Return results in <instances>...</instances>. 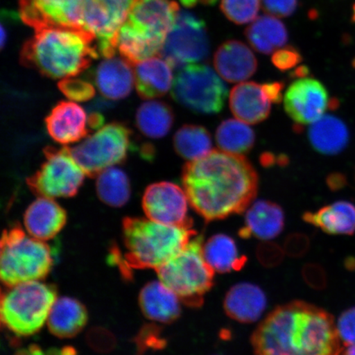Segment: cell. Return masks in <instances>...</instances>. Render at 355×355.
Returning <instances> with one entry per match:
<instances>
[{
	"instance_id": "obj_36",
	"label": "cell",
	"mask_w": 355,
	"mask_h": 355,
	"mask_svg": "<svg viewBox=\"0 0 355 355\" xmlns=\"http://www.w3.org/2000/svg\"><path fill=\"white\" fill-rule=\"evenodd\" d=\"M59 88L67 98L78 102L90 101L96 95L95 87L92 83L73 77L62 79Z\"/></svg>"
},
{
	"instance_id": "obj_43",
	"label": "cell",
	"mask_w": 355,
	"mask_h": 355,
	"mask_svg": "<svg viewBox=\"0 0 355 355\" xmlns=\"http://www.w3.org/2000/svg\"><path fill=\"white\" fill-rule=\"evenodd\" d=\"M304 276L306 282L313 288H322L326 284L325 275L318 266H306L304 269Z\"/></svg>"
},
{
	"instance_id": "obj_44",
	"label": "cell",
	"mask_w": 355,
	"mask_h": 355,
	"mask_svg": "<svg viewBox=\"0 0 355 355\" xmlns=\"http://www.w3.org/2000/svg\"><path fill=\"white\" fill-rule=\"evenodd\" d=\"M265 90L272 103H279L283 99L284 83L279 82L263 84Z\"/></svg>"
},
{
	"instance_id": "obj_51",
	"label": "cell",
	"mask_w": 355,
	"mask_h": 355,
	"mask_svg": "<svg viewBox=\"0 0 355 355\" xmlns=\"http://www.w3.org/2000/svg\"><path fill=\"white\" fill-rule=\"evenodd\" d=\"M339 355H355V345H347L346 348L341 349Z\"/></svg>"
},
{
	"instance_id": "obj_32",
	"label": "cell",
	"mask_w": 355,
	"mask_h": 355,
	"mask_svg": "<svg viewBox=\"0 0 355 355\" xmlns=\"http://www.w3.org/2000/svg\"><path fill=\"white\" fill-rule=\"evenodd\" d=\"M216 140L223 152L243 155L254 148L256 135L246 123L239 119H229L217 128Z\"/></svg>"
},
{
	"instance_id": "obj_23",
	"label": "cell",
	"mask_w": 355,
	"mask_h": 355,
	"mask_svg": "<svg viewBox=\"0 0 355 355\" xmlns=\"http://www.w3.org/2000/svg\"><path fill=\"white\" fill-rule=\"evenodd\" d=\"M266 308V297L261 288L252 283H239L227 292L224 309L228 317L241 323L259 320Z\"/></svg>"
},
{
	"instance_id": "obj_28",
	"label": "cell",
	"mask_w": 355,
	"mask_h": 355,
	"mask_svg": "<svg viewBox=\"0 0 355 355\" xmlns=\"http://www.w3.org/2000/svg\"><path fill=\"white\" fill-rule=\"evenodd\" d=\"M304 221L329 234L352 235L355 233V205L339 201L314 212H306Z\"/></svg>"
},
{
	"instance_id": "obj_8",
	"label": "cell",
	"mask_w": 355,
	"mask_h": 355,
	"mask_svg": "<svg viewBox=\"0 0 355 355\" xmlns=\"http://www.w3.org/2000/svg\"><path fill=\"white\" fill-rule=\"evenodd\" d=\"M203 237L191 239L174 259L157 270L159 281L189 307H201L204 296L214 284V270L204 259Z\"/></svg>"
},
{
	"instance_id": "obj_5",
	"label": "cell",
	"mask_w": 355,
	"mask_h": 355,
	"mask_svg": "<svg viewBox=\"0 0 355 355\" xmlns=\"http://www.w3.org/2000/svg\"><path fill=\"white\" fill-rule=\"evenodd\" d=\"M179 12L175 0H135L118 34L119 54L132 65L161 55Z\"/></svg>"
},
{
	"instance_id": "obj_18",
	"label": "cell",
	"mask_w": 355,
	"mask_h": 355,
	"mask_svg": "<svg viewBox=\"0 0 355 355\" xmlns=\"http://www.w3.org/2000/svg\"><path fill=\"white\" fill-rule=\"evenodd\" d=\"M215 69L229 83H241L251 78L257 69V60L245 44L230 40L221 44L214 55Z\"/></svg>"
},
{
	"instance_id": "obj_47",
	"label": "cell",
	"mask_w": 355,
	"mask_h": 355,
	"mask_svg": "<svg viewBox=\"0 0 355 355\" xmlns=\"http://www.w3.org/2000/svg\"><path fill=\"white\" fill-rule=\"evenodd\" d=\"M105 119L99 112H92L88 116V124L92 130H99L103 127Z\"/></svg>"
},
{
	"instance_id": "obj_13",
	"label": "cell",
	"mask_w": 355,
	"mask_h": 355,
	"mask_svg": "<svg viewBox=\"0 0 355 355\" xmlns=\"http://www.w3.org/2000/svg\"><path fill=\"white\" fill-rule=\"evenodd\" d=\"M135 0H89L83 28L96 38L99 55L115 56L119 29L125 21Z\"/></svg>"
},
{
	"instance_id": "obj_11",
	"label": "cell",
	"mask_w": 355,
	"mask_h": 355,
	"mask_svg": "<svg viewBox=\"0 0 355 355\" xmlns=\"http://www.w3.org/2000/svg\"><path fill=\"white\" fill-rule=\"evenodd\" d=\"M46 161L26 180L29 189L39 197L72 198L81 187L85 173L71 155L69 148L44 150Z\"/></svg>"
},
{
	"instance_id": "obj_16",
	"label": "cell",
	"mask_w": 355,
	"mask_h": 355,
	"mask_svg": "<svg viewBox=\"0 0 355 355\" xmlns=\"http://www.w3.org/2000/svg\"><path fill=\"white\" fill-rule=\"evenodd\" d=\"M189 199L185 191L171 182H159L146 189L143 208L146 216L158 223L193 225L188 216Z\"/></svg>"
},
{
	"instance_id": "obj_22",
	"label": "cell",
	"mask_w": 355,
	"mask_h": 355,
	"mask_svg": "<svg viewBox=\"0 0 355 355\" xmlns=\"http://www.w3.org/2000/svg\"><path fill=\"white\" fill-rule=\"evenodd\" d=\"M66 211L53 198L40 197L26 209L24 225L26 232L40 241H49L64 229Z\"/></svg>"
},
{
	"instance_id": "obj_39",
	"label": "cell",
	"mask_w": 355,
	"mask_h": 355,
	"mask_svg": "<svg viewBox=\"0 0 355 355\" xmlns=\"http://www.w3.org/2000/svg\"><path fill=\"white\" fill-rule=\"evenodd\" d=\"M137 347L140 349H159L165 347L166 341L155 326H146L139 333L137 339Z\"/></svg>"
},
{
	"instance_id": "obj_3",
	"label": "cell",
	"mask_w": 355,
	"mask_h": 355,
	"mask_svg": "<svg viewBox=\"0 0 355 355\" xmlns=\"http://www.w3.org/2000/svg\"><path fill=\"white\" fill-rule=\"evenodd\" d=\"M94 35L83 28L35 31L20 52L21 64L53 79L77 76L99 56Z\"/></svg>"
},
{
	"instance_id": "obj_24",
	"label": "cell",
	"mask_w": 355,
	"mask_h": 355,
	"mask_svg": "<svg viewBox=\"0 0 355 355\" xmlns=\"http://www.w3.org/2000/svg\"><path fill=\"white\" fill-rule=\"evenodd\" d=\"M139 301L144 316L153 322L172 323L180 316L179 297L161 281L146 284L141 288Z\"/></svg>"
},
{
	"instance_id": "obj_37",
	"label": "cell",
	"mask_w": 355,
	"mask_h": 355,
	"mask_svg": "<svg viewBox=\"0 0 355 355\" xmlns=\"http://www.w3.org/2000/svg\"><path fill=\"white\" fill-rule=\"evenodd\" d=\"M303 60L300 52L292 46L279 49L272 57V64L277 69L286 72L295 68Z\"/></svg>"
},
{
	"instance_id": "obj_2",
	"label": "cell",
	"mask_w": 355,
	"mask_h": 355,
	"mask_svg": "<svg viewBox=\"0 0 355 355\" xmlns=\"http://www.w3.org/2000/svg\"><path fill=\"white\" fill-rule=\"evenodd\" d=\"M251 341L256 355H339L343 349L331 315L302 301L275 309Z\"/></svg>"
},
{
	"instance_id": "obj_45",
	"label": "cell",
	"mask_w": 355,
	"mask_h": 355,
	"mask_svg": "<svg viewBox=\"0 0 355 355\" xmlns=\"http://www.w3.org/2000/svg\"><path fill=\"white\" fill-rule=\"evenodd\" d=\"M327 184L331 190L338 191L347 184V180L346 177L340 173H334L327 178Z\"/></svg>"
},
{
	"instance_id": "obj_27",
	"label": "cell",
	"mask_w": 355,
	"mask_h": 355,
	"mask_svg": "<svg viewBox=\"0 0 355 355\" xmlns=\"http://www.w3.org/2000/svg\"><path fill=\"white\" fill-rule=\"evenodd\" d=\"M309 139L316 152L335 155L347 148L349 132L340 119L334 115L325 114L312 123L309 130Z\"/></svg>"
},
{
	"instance_id": "obj_9",
	"label": "cell",
	"mask_w": 355,
	"mask_h": 355,
	"mask_svg": "<svg viewBox=\"0 0 355 355\" xmlns=\"http://www.w3.org/2000/svg\"><path fill=\"white\" fill-rule=\"evenodd\" d=\"M227 87L211 67L191 64L180 69L171 89L177 103L194 113L213 114L223 109Z\"/></svg>"
},
{
	"instance_id": "obj_33",
	"label": "cell",
	"mask_w": 355,
	"mask_h": 355,
	"mask_svg": "<svg viewBox=\"0 0 355 355\" xmlns=\"http://www.w3.org/2000/svg\"><path fill=\"white\" fill-rule=\"evenodd\" d=\"M175 152L189 162L196 161L211 153V136L205 127L185 124L178 130L173 139Z\"/></svg>"
},
{
	"instance_id": "obj_17",
	"label": "cell",
	"mask_w": 355,
	"mask_h": 355,
	"mask_svg": "<svg viewBox=\"0 0 355 355\" xmlns=\"http://www.w3.org/2000/svg\"><path fill=\"white\" fill-rule=\"evenodd\" d=\"M46 125L49 135L63 145L86 139L92 131L85 110L72 101L58 103L46 117Z\"/></svg>"
},
{
	"instance_id": "obj_6",
	"label": "cell",
	"mask_w": 355,
	"mask_h": 355,
	"mask_svg": "<svg viewBox=\"0 0 355 355\" xmlns=\"http://www.w3.org/2000/svg\"><path fill=\"white\" fill-rule=\"evenodd\" d=\"M54 259L50 246L26 234L20 226L4 230L1 239L0 275L6 287L41 281L51 272Z\"/></svg>"
},
{
	"instance_id": "obj_52",
	"label": "cell",
	"mask_w": 355,
	"mask_h": 355,
	"mask_svg": "<svg viewBox=\"0 0 355 355\" xmlns=\"http://www.w3.org/2000/svg\"><path fill=\"white\" fill-rule=\"evenodd\" d=\"M180 1L183 6L187 8L195 7L199 3V0H180Z\"/></svg>"
},
{
	"instance_id": "obj_1",
	"label": "cell",
	"mask_w": 355,
	"mask_h": 355,
	"mask_svg": "<svg viewBox=\"0 0 355 355\" xmlns=\"http://www.w3.org/2000/svg\"><path fill=\"white\" fill-rule=\"evenodd\" d=\"M259 181L254 167L243 155L220 150L188 162L182 173L191 207L207 221L245 211L257 196Z\"/></svg>"
},
{
	"instance_id": "obj_19",
	"label": "cell",
	"mask_w": 355,
	"mask_h": 355,
	"mask_svg": "<svg viewBox=\"0 0 355 355\" xmlns=\"http://www.w3.org/2000/svg\"><path fill=\"white\" fill-rule=\"evenodd\" d=\"M272 101L263 84L248 82L232 88L230 95V108L239 121L257 124L268 118Z\"/></svg>"
},
{
	"instance_id": "obj_46",
	"label": "cell",
	"mask_w": 355,
	"mask_h": 355,
	"mask_svg": "<svg viewBox=\"0 0 355 355\" xmlns=\"http://www.w3.org/2000/svg\"><path fill=\"white\" fill-rule=\"evenodd\" d=\"M113 102L107 98H97L95 99L88 105L89 113L100 112L101 110H108L112 107Z\"/></svg>"
},
{
	"instance_id": "obj_7",
	"label": "cell",
	"mask_w": 355,
	"mask_h": 355,
	"mask_svg": "<svg viewBox=\"0 0 355 355\" xmlns=\"http://www.w3.org/2000/svg\"><path fill=\"white\" fill-rule=\"evenodd\" d=\"M57 299L56 288L40 281L7 287L0 303L3 326L17 336H33L47 322Z\"/></svg>"
},
{
	"instance_id": "obj_31",
	"label": "cell",
	"mask_w": 355,
	"mask_h": 355,
	"mask_svg": "<svg viewBox=\"0 0 355 355\" xmlns=\"http://www.w3.org/2000/svg\"><path fill=\"white\" fill-rule=\"evenodd\" d=\"M175 114L170 105L161 101H148L137 111L136 123L139 130L150 139H162L171 131Z\"/></svg>"
},
{
	"instance_id": "obj_29",
	"label": "cell",
	"mask_w": 355,
	"mask_h": 355,
	"mask_svg": "<svg viewBox=\"0 0 355 355\" xmlns=\"http://www.w3.org/2000/svg\"><path fill=\"white\" fill-rule=\"evenodd\" d=\"M204 259L214 272L226 273L241 270L247 257L241 254L236 243L225 234L213 235L203 243Z\"/></svg>"
},
{
	"instance_id": "obj_50",
	"label": "cell",
	"mask_w": 355,
	"mask_h": 355,
	"mask_svg": "<svg viewBox=\"0 0 355 355\" xmlns=\"http://www.w3.org/2000/svg\"><path fill=\"white\" fill-rule=\"evenodd\" d=\"M309 74V69L307 66H300L293 72V77L296 78L307 77Z\"/></svg>"
},
{
	"instance_id": "obj_48",
	"label": "cell",
	"mask_w": 355,
	"mask_h": 355,
	"mask_svg": "<svg viewBox=\"0 0 355 355\" xmlns=\"http://www.w3.org/2000/svg\"><path fill=\"white\" fill-rule=\"evenodd\" d=\"M44 355H76V352L72 347H65L61 349H52L48 350Z\"/></svg>"
},
{
	"instance_id": "obj_25",
	"label": "cell",
	"mask_w": 355,
	"mask_h": 355,
	"mask_svg": "<svg viewBox=\"0 0 355 355\" xmlns=\"http://www.w3.org/2000/svg\"><path fill=\"white\" fill-rule=\"evenodd\" d=\"M135 66V87L141 98H157L172 88V67L164 58L155 56Z\"/></svg>"
},
{
	"instance_id": "obj_15",
	"label": "cell",
	"mask_w": 355,
	"mask_h": 355,
	"mask_svg": "<svg viewBox=\"0 0 355 355\" xmlns=\"http://www.w3.org/2000/svg\"><path fill=\"white\" fill-rule=\"evenodd\" d=\"M331 100L325 86L318 80L296 78L284 96V106L288 116L297 125L312 124L325 115L328 109H336L338 103Z\"/></svg>"
},
{
	"instance_id": "obj_21",
	"label": "cell",
	"mask_w": 355,
	"mask_h": 355,
	"mask_svg": "<svg viewBox=\"0 0 355 355\" xmlns=\"http://www.w3.org/2000/svg\"><path fill=\"white\" fill-rule=\"evenodd\" d=\"M95 83L101 94L111 101L126 98L135 85L132 64L123 57L107 58L97 66Z\"/></svg>"
},
{
	"instance_id": "obj_4",
	"label": "cell",
	"mask_w": 355,
	"mask_h": 355,
	"mask_svg": "<svg viewBox=\"0 0 355 355\" xmlns=\"http://www.w3.org/2000/svg\"><path fill=\"white\" fill-rule=\"evenodd\" d=\"M197 233L193 225H170L150 219L126 217L123 220L125 252L112 248L111 259L124 275L130 269H155L168 263L188 245Z\"/></svg>"
},
{
	"instance_id": "obj_53",
	"label": "cell",
	"mask_w": 355,
	"mask_h": 355,
	"mask_svg": "<svg viewBox=\"0 0 355 355\" xmlns=\"http://www.w3.org/2000/svg\"><path fill=\"white\" fill-rule=\"evenodd\" d=\"M352 21L354 22L355 24V3L354 4V6H353V12H352Z\"/></svg>"
},
{
	"instance_id": "obj_10",
	"label": "cell",
	"mask_w": 355,
	"mask_h": 355,
	"mask_svg": "<svg viewBox=\"0 0 355 355\" xmlns=\"http://www.w3.org/2000/svg\"><path fill=\"white\" fill-rule=\"evenodd\" d=\"M132 145L130 128L125 124L115 122L101 127L69 150L86 175L93 178L125 161Z\"/></svg>"
},
{
	"instance_id": "obj_40",
	"label": "cell",
	"mask_w": 355,
	"mask_h": 355,
	"mask_svg": "<svg viewBox=\"0 0 355 355\" xmlns=\"http://www.w3.org/2000/svg\"><path fill=\"white\" fill-rule=\"evenodd\" d=\"M264 10L279 17H290L298 8V0H261Z\"/></svg>"
},
{
	"instance_id": "obj_20",
	"label": "cell",
	"mask_w": 355,
	"mask_h": 355,
	"mask_svg": "<svg viewBox=\"0 0 355 355\" xmlns=\"http://www.w3.org/2000/svg\"><path fill=\"white\" fill-rule=\"evenodd\" d=\"M284 225L285 215L282 208L268 200H259L248 208L239 234L243 239L269 241L282 233Z\"/></svg>"
},
{
	"instance_id": "obj_12",
	"label": "cell",
	"mask_w": 355,
	"mask_h": 355,
	"mask_svg": "<svg viewBox=\"0 0 355 355\" xmlns=\"http://www.w3.org/2000/svg\"><path fill=\"white\" fill-rule=\"evenodd\" d=\"M210 52L205 21L187 11H180L168 33L161 56L172 68L206 60Z\"/></svg>"
},
{
	"instance_id": "obj_30",
	"label": "cell",
	"mask_w": 355,
	"mask_h": 355,
	"mask_svg": "<svg viewBox=\"0 0 355 355\" xmlns=\"http://www.w3.org/2000/svg\"><path fill=\"white\" fill-rule=\"evenodd\" d=\"M245 37L251 46L261 54L270 55L288 41V31L282 21L263 15L257 19L245 30Z\"/></svg>"
},
{
	"instance_id": "obj_42",
	"label": "cell",
	"mask_w": 355,
	"mask_h": 355,
	"mask_svg": "<svg viewBox=\"0 0 355 355\" xmlns=\"http://www.w3.org/2000/svg\"><path fill=\"white\" fill-rule=\"evenodd\" d=\"M309 241L307 236L303 234H293L288 236L285 243V251L291 257L304 255L308 251Z\"/></svg>"
},
{
	"instance_id": "obj_41",
	"label": "cell",
	"mask_w": 355,
	"mask_h": 355,
	"mask_svg": "<svg viewBox=\"0 0 355 355\" xmlns=\"http://www.w3.org/2000/svg\"><path fill=\"white\" fill-rule=\"evenodd\" d=\"M284 255V250L277 244L264 243L260 244L257 250V256L261 263L266 266H273L281 263Z\"/></svg>"
},
{
	"instance_id": "obj_14",
	"label": "cell",
	"mask_w": 355,
	"mask_h": 355,
	"mask_svg": "<svg viewBox=\"0 0 355 355\" xmlns=\"http://www.w3.org/2000/svg\"><path fill=\"white\" fill-rule=\"evenodd\" d=\"M89 0H19L22 21L35 31L83 28Z\"/></svg>"
},
{
	"instance_id": "obj_26",
	"label": "cell",
	"mask_w": 355,
	"mask_h": 355,
	"mask_svg": "<svg viewBox=\"0 0 355 355\" xmlns=\"http://www.w3.org/2000/svg\"><path fill=\"white\" fill-rule=\"evenodd\" d=\"M87 320V311L81 302L70 297H61L52 306L47 326L51 334L68 339L81 332Z\"/></svg>"
},
{
	"instance_id": "obj_49",
	"label": "cell",
	"mask_w": 355,
	"mask_h": 355,
	"mask_svg": "<svg viewBox=\"0 0 355 355\" xmlns=\"http://www.w3.org/2000/svg\"><path fill=\"white\" fill-rule=\"evenodd\" d=\"M16 355H44L41 348L37 345L30 346L28 349L19 350Z\"/></svg>"
},
{
	"instance_id": "obj_34",
	"label": "cell",
	"mask_w": 355,
	"mask_h": 355,
	"mask_svg": "<svg viewBox=\"0 0 355 355\" xmlns=\"http://www.w3.org/2000/svg\"><path fill=\"white\" fill-rule=\"evenodd\" d=\"M96 193L101 202L110 207H121L131 196L130 181L121 168L110 167L98 175Z\"/></svg>"
},
{
	"instance_id": "obj_35",
	"label": "cell",
	"mask_w": 355,
	"mask_h": 355,
	"mask_svg": "<svg viewBox=\"0 0 355 355\" xmlns=\"http://www.w3.org/2000/svg\"><path fill=\"white\" fill-rule=\"evenodd\" d=\"M260 6V0H221L220 10L230 21L243 25L255 20Z\"/></svg>"
},
{
	"instance_id": "obj_38",
	"label": "cell",
	"mask_w": 355,
	"mask_h": 355,
	"mask_svg": "<svg viewBox=\"0 0 355 355\" xmlns=\"http://www.w3.org/2000/svg\"><path fill=\"white\" fill-rule=\"evenodd\" d=\"M336 329L341 343L345 346L355 345V307L341 313Z\"/></svg>"
}]
</instances>
